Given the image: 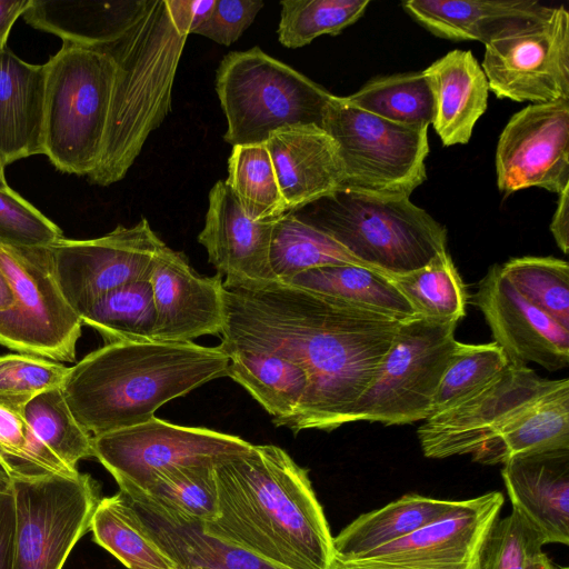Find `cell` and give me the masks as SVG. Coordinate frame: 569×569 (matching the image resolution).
I'll list each match as a JSON object with an SVG mask.
<instances>
[{"label": "cell", "mask_w": 569, "mask_h": 569, "mask_svg": "<svg viewBox=\"0 0 569 569\" xmlns=\"http://www.w3.org/2000/svg\"><path fill=\"white\" fill-rule=\"evenodd\" d=\"M569 448V381L537 400L475 453L472 460L498 465L532 453Z\"/></svg>", "instance_id": "28"}, {"label": "cell", "mask_w": 569, "mask_h": 569, "mask_svg": "<svg viewBox=\"0 0 569 569\" xmlns=\"http://www.w3.org/2000/svg\"><path fill=\"white\" fill-rule=\"evenodd\" d=\"M83 326L96 330L104 345L152 341L156 308L148 280L116 288L80 315Z\"/></svg>", "instance_id": "34"}, {"label": "cell", "mask_w": 569, "mask_h": 569, "mask_svg": "<svg viewBox=\"0 0 569 569\" xmlns=\"http://www.w3.org/2000/svg\"><path fill=\"white\" fill-rule=\"evenodd\" d=\"M269 262L274 280L281 282H289L300 272L325 266L356 264L368 268L333 239L302 222L291 211L274 221Z\"/></svg>", "instance_id": "32"}, {"label": "cell", "mask_w": 569, "mask_h": 569, "mask_svg": "<svg viewBox=\"0 0 569 569\" xmlns=\"http://www.w3.org/2000/svg\"><path fill=\"white\" fill-rule=\"evenodd\" d=\"M31 0H0V50L7 48L11 29L29 8Z\"/></svg>", "instance_id": "51"}, {"label": "cell", "mask_w": 569, "mask_h": 569, "mask_svg": "<svg viewBox=\"0 0 569 569\" xmlns=\"http://www.w3.org/2000/svg\"><path fill=\"white\" fill-rule=\"evenodd\" d=\"M123 496L149 537L179 569H282L204 532L198 519L141 496Z\"/></svg>", "instance_id": "23"}, {"label": "cell", "mask_w": 569, "mask_h": 569, "mask_svg": "<svg viewBox=\"0 0 569 569\" xmlns=\"http://www.w3.org/2000/svg\"><path fill=\"white\" fill-rule=\"evenodd\" d=\"M148 281L156 308L154 341L191 342L221 335L226 319L222 276L199 274L182 252L164 244Z\"/></svg>", "instance_id": "19"}, {"label": "cell", "mask_w": 569, "mask_h": 569, "mask_svg": "<svg viewBox=\"0 0 569 569\" xmlns=\"http://www.w3.org/2000/svg\"><path fill=\"white\" fill-rule=\"evenodd\" d=\"M187 38L173 26L166 0L124 2L103 44L116 72L101 156L88 176L92 183L106 187L122 180L150 133L171 111Z\"/></svg>", "instance_id": "4"}, {"label": "cell", "mask_w": 569, "mask_h": 569, "mask_svg": "<svg viewBox=\"0 0 569 569\" xmlns=\"http://www.w3.org/2000/svg\"><path fill=\"white\" fill-rule=\"evenodd\" d=\"M369 3V0H283L280 2L279 42L296 49L320 36H336L358 21Z\"/></svg>", "instance_id": "41"}, {"label": "cell", "mask_w": 569, "mask_h": 569, "mask_svg": "<svg viewBox=\"0 0 569 569\" xmlns=\"http://www.w3.org/2000/svg\"><path fill=\"white\" fill-rule=\"evenodd\" d=\"M4 168L6 167L0 161V189H9L10 188L6 180Z\"/></svg>", "instance_id": "54"}, {"label": "cell", "mask_w": 569, "mask_h": 569, "mask_svg": "<svg viewBox=\"0 0 569 569\" xmlns=\"http://www.w3.org/2000/svg\"><path fill=\"white\" fill-rule=\"evenodd\" d=\"M457 323L418 316L400 322L375 378L342 425L365 420L393 426L428 419L457 345Z\"/></svg>", "instance_id": "8"}, {"label": "cell", "mask_w": 569, "mask_h": 569, "mask_svg": "<svg viewBox=\"0 0 569 569\" xmlns=\"http://www.w3.org/2000/svg\"><path fill=\"white\" fill-rule=\"evenodd\" d=\"M291 212L388 278L447 251L446 228L406 196L339 187Z\"/></svg>", "instance_id": "5"}, {"label": "cell", "mask_w": 569, "mask_h": 569, "mask_svg": "<svg viewBox=\"0 0 569 569\" xmlns=\"http://www.w3.org/2000/svg\"><path fill=\"white\" fill-rule=\"evenodd\" d=\"M498 189L505 194L569 188V100L529 104L503 128L496 150Z\"/></svg>", "instance_id": "17"}, {"label": "cell", "mask_w": 569, "mask_h": 569, "mask_svg": "<svg viewBox=\"0 0 569 569\" xmlns=\"http://www.w3.org/2000/svg\"><path fill=\"white\" fill-rule=\"evenodd\" d=\"M405 11L432 34L485 44L549 14L532 0H408Z\"/></svg>", "instance_id": "24"}, {"label": "cell", "mask_w": 569, "mask_h": 569, "mask_svg": "<svg viewBox=\"0 0 569 569\" xmlns=\"http://www.w3.org/2000/svg\"><path fill=\"white\" fill-rule=\"evenodd\" d=\"M250 447L238 436L174 425L156 416L139 425L92 436L93 458L113 477L122 493L142 491L178 468L214 467Z\"/></svg>", "instance_id": "11"}, {"label": "cell", "mask_w": 569, "mask_h": 569, "mask_svg": "<svg viewBox=\"0 0 569 569\" xmlns=\"http://www.w3.org/2000/svg\"><path fill=\"white\" fill-rule=\"evenodd\" d=\"M343 100L380 118L409 126H430L432 96L421 71L378 77Z\"/></svg>", "instance_id": "35"}, {"label": "cell", "mask_w": 569, "mask_h": 569, "mask_svg": "<svg viewBox=\"0 0 569 569\" xmlns=\"http://www.w3.org/2000/svg\"><path fill=\"white\" fill-rule=\"evenodd\" d=\"M389 279L418 317L458 322L466 315V286L448 251L421 269Z\"/></svg>", "instance_id": "36"}, {"label": "cell", "mask_w": 569, "mask_h": 569, "mask_svg": "<svg viewBox=\"0 0 569 569\" xmlns=\"http://www.w3.org/2000/svg\"><path fill=\"white\" fill-rule=\"evenodd\" d=\"M221 346L194 342H117L69 369L61 386L77 421L92 436L142 423L172 399L226 377Z\"/></svg>", "instance_id": "3"}, {"label": "cell", "mask_w": 569, "mask_h": 569, "mask_svg": "<svg viewBox=\"0 0 569 569\" xmlns=\"http://www.w3.org/2000/svg\"><path fill=\"white\" fill-rule=\"evenodd\" d=\"M539 533L516 511L499 518L489 531L480 569H536L546 556Z\"/></svg>", "instance_id": "44"}, {"label": "cell", "mask_w": 569, "mask_h": 569, "mask_svg": "<svg viewBox=\"0 0 569 569\" xmlns=\"http://www.w3.org/2000/svg\"><path fill=\"white\" fill-rule=\"evenodd\" d=\"M262 7L263 2L257 0H216L209 18L194 34L230 46L250 27Z\"/></svg>", "instance_id": "47"}, {"label": "cell", "mask_w": 569, "mask_h": 569, "mask_svg": "<svg viewBox=\"0 0 569 569\" xmlns=\"http://www.w3.org/2000/svg\"><path fill=\"white\" fill-rule=\"evenodd\" d=\"M218 516L204 532L282 569H332L333 537L308 470L280 447L251 445L213 467Z\"/></svg>", "instance_id": "2"}, {"label": "cell", "mask_w": 569, "mask_h": 569, "mask_svg": "<svg viewBox=\"0 0 569 569\" xmlns=\"http://www.w3.org/2000/svg\"><path fill=\"white\" fill-rule=\"evenodd\" d=\"M500 491L459 500L433 523L356 559H335L332 569H480L486 538L500 518Z\"/></svg>", "instance_id": "16"}, {"label": "cell", "mask_w": 569, "mask_h": 569, "mask_svg": "<svg viewBox=\"0 0 569 569\" xmlns=\"http://www.w3.org/2000/svg\"><path fill=\"white\" fill-rule=\"evenodd\" d=\"M124 2L99 3L66 0H31L22 14L32 28L52 33L62 42L99 47L114 31Z\"/></svg>", "instance_id": "33"}, {"label": "cell", "mask_w": 569, "mask_h": 569, "mask_svg": "<svg viewBox=\"0 0 569 569\" xmlns=\"http://www.w3.org/2000/svg\"><path fill=\"white\" fill-rule=\"evenodd\" d=\"M433 104L432 122L443 146L467 143L488 106L486 74L469 50L455 49L423 70Z\"/></svg>", "instance_id": "26"}, {"label": "cell", "mask_w": 569, "mask_h": 569, "mask_svg": "<svg viewBox=\"0 0 569 569\" xmlns=\"http://www.w3.org/2000/svg\"><path fill=\"white\" fill-rule=\"evenodd\" d=\"M123 495L141 496L202 522L214 520L219 512L213 467L178 468L160 476L142 491Z\"/></svg>", "instance_id": "43"}, {"label": "cell", "mask_w": 569, "mask_h": 569, "mask_svg": "<svg viewBox=\"0 0 569 569\" xmlns=\"http://www.w3.org/2000/svg\"><path fill=\"white\" fill-rule=\"evenodd\" d=\"M472 301L510 362H535L548 371L568 367L569 329L526 300L502 276L500 264L488 269Z\"/></svg>", "instance_id": "18"}, {"label": "cell", "mask_w": 569, "mask_h": 569, "mask_svg": "<svg viewBox=\"0 0 569 569\" xmlns=\"http://www.w3.org/2000/svg\"><path fill=\"white\" fill-rule=\"evenodd\" d=\"M428 128L380 118L338 96L331 97L322 122L338 148L340 187L406 197L427 179Z\"/></svg>", "instance_id": "9"}, {"label": "cell", "mask_w": 569, "mask_h": 569, "mask_svg": "<svg viewBox=\"0 0 569 569\" xmlns=\"http://www.w3.org/2000/svg\"><path fill=\"white\" fill-rule=\"evenodd\" d=\"M24 416L36 436L72 470H78L79 461L93 457L92 435L77 421L61 388L31 399Z\"/></svg>", "instance_id": "39"}, {"label": "cell", "mask_w": 569, "mask_h": 569, "mask_svg": "<svg viewBox=\"0 0 569 569\" xmlns=\"http://www.w3.org/2000/svg\"><path fill=\"white\" fill-rule=\"evenodd\" d=\"M485 46L481 68L498 98L533 104L569 100V13L563 6Z\"/></svg>", "instance_id": "13"}, {"label": "cell", "mask_w": 569, "mask_h": 569, "mask_svg": "<svg viewBox=\"0 0 569 569\" xmlns=\"http://www.w3.org/2000/svg\"><path fill=\"white\" fill-rule=\"evenodd\" d=\"M289 283L397 321L416 317L415 311L388 277L356 264L325 266L295 276Z\"/></svg>", "instance_id": "30"}, {"label": "cell", "mask_w": 569, "mask_h": 569, "mask_svg": "<svg viewBox=\"0 0 569 569\" xmlns=\"http://www.w3.org/2000/svg\"><path fill=\"white\" fill-rule=\"evenodd\" d=\"M3 478H7V477H4L3 475H1V473H0V481H1Z\"/></svg>", "instance_id": "55"}, {"label": "cell", "mask_w": 569, "mask_h": 569, "mask_svg": "<svg viewBox=\"0 0 569 569\" xmlns=\"http://www.w3.org/2000/svg\"><path fill=\"white\" fill-rule=\"evenodd\" d=\"M216 0H166L173 26L183 36L194 33L209 18Z\"/></svg>", "instance_id": "49"}, {"label": "cell", "mask_w": 569, "mask_h": 569, "mask_svg": "<svg viewBox=\"0 0 569 569\" xmlns=\"http://www.w3.org/2000/svg\"><path fill=\"white\" fill-rule=\"evenodd\" d=\"M62 238V230L18 192L0 189V241L49 247Z\"/></svg>", "instance_id": "46"}, {"label": "cell", "mask_w": 569, "mask_h": 569, "mask_svg": "<svg viewBox=\"0 0 569 569\" xmlns=\"http://www.w3.org/2000/svg\"><path fill=\"white\" fill-rule=\"evenodd\" d=\"M536 569H567L553 563L547 556H545Z\"/></svg>", "instance_id": "53"}, {"label": "cell", "mask_w": 569, "mask_h": 569, "mask_svg": "<svg viewBox=\"0 0 569 569\" xmlns=\"http://www.w3.org/2000/svg\"><path fill=\"white\" fill-rule=\"evenodd\" d=\"M10 481L16 500L12 569H62L90 531L101 499L99 483L80 471Z\"/></svg>", "instance_id": "12"}, {"label": "cell", "mask_w": 569, "mask_h": 569, "mask_svg": "<svg viewBox=\"0 0 569 569\" xmlns=\"http://www.w3.org/2000/svg\"><path fill=\"white\" fill-rule=\"evenodd\" d=\"M13 305L14 298L12 289L0 268V312L9 310Z\"/></svg>", "instance_id": "52"}, {"label": "cell", "mask_w": 569, "mask_h": 569, "mask_svg": "<svg viewBox=\"0 0 569 569\" xmlns=\"http://www.w3.org/2000/svg\"><path fill=\"white\" fill-rule=\"evenodd\" d=\"M0 268L14 298V305L0 312V346L73 362L83 325L60 289L49 247L0 241Z\"/></svg>", "instance_id": "10"}, {"label": "cell", "mask_w": 569, "mask_h": 569, "mask_svg": "<svg viewBox=\"0 0 569 569\" xmlns=\"http://www.w3.org/2000/svg\"><path fill=\"white\" fill-rule=\"evenodd\" d=\"M166 243L147 218L132 227L117 226L104 236L49 246L54 273L69 305L79 313L109 291L148 280L154 258Z\"/></svg>", "instance_id": "15"}, {"label": "cell", "mask_w": 569, "mask_h": 569, "mask_svg": "<svg viewBox=\"0 0 569 569\" xmlns=\"http://www.w3.org/2000/svg\"><path fill=\"white\" fill-rule=\"evenodd\" d=\"M226 183L256 221H276L289 211L266 143L233 146Z\"/></svg>", "instance_id": "37"}, {"label": "cell", "mask_w": 569, "mask_h": 569, "mask_svg": "<svg viewBox=\"0 0 569 569\" xmlns=\"http://www.w3.org/2000/svg\"><path fill=\"white\" fill-rule=\"evenodd\" d=\"M550 231L557 246L567 254L569 251V188L559 193L557 208L550 223Z\"/></svg>", "instance_id": "50"}, {"label": "cell", "mask_w": 569, "mask_h": 569, "mask_svg": "<svg viewBox=\"0 0 569 569\" xmlns=\"http://www.w3.org/2000/svg\"><path fill=\"white\" fill-rule=\"evenodd\" d=\"M459 500L406 493L362 513L333 537L335 559H356L405 538L452 511Z\"/></svg>", "instance_id": "27"}, {"label": "cell", "mask_w": 569, "mask_h": 569, "mask_svg": "<svg viewBox=\"0 0 569 569\" xmlns=\"http://www.w3.org/2000/svg\"><path fill=\"white\" fill-rule=\"evenodd\" d=\"M69 367L27 353L0 356V401L24 408L36 396L61 388Z\"/></svg>", "instance_id": "45"}, {"label": "cell", "mask_w": 569, "mask_h": 569, "mask_svg": "<svg viewBox=\"0 0 569 569\" xmlns=\"http://www.w3.org/2000/svg\"><path fill=\"white\" fill-rule=\"evenodd\" d=\"M16 536V500L11 481H0V569H12Z\"/></svg>", "instance_id": "48"}, {"label": "cell", "mask_w": 569, "mask_h": 569, "mask_svg": "<svg viewBox=\"0 0 569 569\" xmlns=\"http://www.w3.org/2000/svg\"><path fill=\"white\" fill-rule=\"evenodd\" d=\"M44 64L43 154L61 172L89 176L102 151L114 61L104 46L62 42Z\"/></svg>", "instance_id": "6"}, {"label": "cell", "mask_w": 569, "mask_h": 569, "mask_svg": "<svg viewBox=\"0 0 569 569\" xmlns=\"http://www.w3.org/2000/svg\"><path fill=\"white\" fill-rule=\"evenodd\" d=\"M46 64L0 50V161L43 154Z\"/></svg>", "instance_id": "25"}, {"label": "cell", "mask_w": 569, "mask_h": 569, "mask_svg": "<svg viewBox=\"0 0 569 569\" xmlns=\"http://www.w3.org/2000/svg\"><path fill=\"white\" fill-rule=\"evenodd\" d=\"M274 221H256L241 207L223 180L209 192L204 226L198 241L227 287H243L274 280L269 252Z\"/></svg>", "instance_id": "20"}, {"label": "cell", "mask_w": 569, "mask_h": 569, "mask_svg": "<svg viewBox=\"0 0 569 569\" xmlns=\"http://www.w3.org/2000/svg\"><path fill=\"white\" fill-rule=\"evenodd\" d=\"M510 361L496 342L470 345L457 341L438 387L431 416L459 403L497 378Z\"/></svg>", "instance_id": "42"}, {"label": "cell", "mask_w": 569, "mask_h": 569, "mask_svg": "<svg viewBox=\"0 0 569 569\" xmlns=\"http://www.w3.org/2000/svg\"><path fill=\"white\" fill-rule=\"evenodd\" d=\"M216 92L227 119L223 139L232 147L266 143L272 132L286 127L322 128L333 96L259 47L223 57Z\"/></svg>", "instance_id": "7"}, {"label": "cell", "mask_w": 569, "mask_h": 569, "mask_svg": "<svg viewBox=\"0 0 569 569\" xmlns=\"http://www.w3.org/2000/svg\"><path fill=\"white\" fill-rule=\"evenodd\" d=\"M229 357L227 377L242 386L281 427L299 409L308 376L296 362L274 353L223 350Z\"/></svg>", "instance_id": "29"}, {"label": "cell", "mask_w": 569, "mask_h": 569, "mask_svg": "<svg viewBox=\"0 0 569 569\" xmlns=\"http://www.w3.org/2000/svg\"><path fill=\"white\" fill-rule=\"evenodd\" d=\"M541 378L528 366L510 362L491 382L418 428L427 458L472 455L523 409L565 381Z\"/></svg>", "instance_id": "14"}, {"label": "cell", "mask_w": 569, "mask_h": 569, "mask_svg": "<svg viewBox=\"0 0 569 569\" xmlns=\"http://www.w3.org/2000/svg\"><path fill=\"white\" fill-rule=\"evenodd\" d=\"M90 531L93 541L128 569H179L149 537L121 492L100 499Z\"/></svg>", "instance_id": "31"}, {"label": "cell", "mask_w": 569, "mask_h": 569, "mask_svg": "<svg viewBox=\"0 0 569 569\" xmlns=\"http://www.w3.org/2000/svg\"><path fill=\"white\" fill-rule=\"evenodd\" d=\"M266 146L289 211L341 186L338 148L322 128L313 124L286 127L272 132Z\"/></svg>", "instance_id": "22"}, {"label": "cell", "mask_w": 569, "mask_h": 569, "mask_svg": "<svg viewBox=\"0 0 569 569\" xmlns=\"http://www.w3.org/2000/svg\"><path fill=\"white\" fill-rule=\"evenodd\" d=\"M501 477L512 510L545 545H569V448L513 458Z\"/></svg>", "instance_id": "21"}, {"label": "cell", "mask_w": 569, "mask_h": 569, "mask_svg": "<svg viewBox=\"0 0 569 569\" xmlns=\"http://www.w3.org/2000/svg\"><path fill=\"white\" fill-rule=\"evenodd\" d=\"M502 276L530 303L569 329V266L555 257L512 258Z\"/></svg>", "instance_id": "40"}, {"label": "cell", "mask_w": 569, "mask_h": 569, "mask_svg": "<svg viewBox=\"0 0 569 569\" xmlns=\"http://www.w3.org/2000/svg\"><path fill=\"white\" fill-rule=\"evenodd\" d=\"M221 348L299 365L308 389L281 427L333 430L371 383L400 321L289 283L223 284Z\"/></svg>", "instance_id": "1"}, {"label": "cell", "mask_w": 569, "mask_h": 569, "mask_svg": "<svg viewBox=\"0 0 569 569\" xmlns=\"http://www.w3.org/2000/svg\"><path fill=\"white\" fill-rule=\"evenodd\" d=\"M36 436L24 408L0 401V473L9 480L49 475L74 476Z\"/></svg>", "instance_id": "38"}]
</instances>
